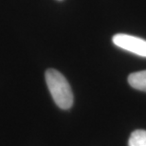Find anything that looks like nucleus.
<instances>
[{
	"label": "nucleus",
	"instance_id": "4",
	"mask_svg": "<svg viewBox=\"0 0 146 146\" xmlns=\"http://www.w3.org/2000/svg\"><path fill=\"white\" fill-rule=\"evenodd\" d=\"M128 146H146V130L134 131L128 141Z\"/></svg>",
	"mask_w": 146,
	"mask_h": 146
},
{
	"label": "nucleus",
	"instance_id": "2",
	"mask_svg": "<svg viewBox=\"0 0 146 146\" xmlns=\"http://www.w3.org/2000/svg\"><path fill=\"white\" fill-rule=\"evenodd\" d=\"M113 43L117 46L139 56L146 57V40L139 37L124 33L115 34L112 38Z\"/></svg>",
	"mask_w": 146,
	"mask_h": 146
},
{
	"label": "nucleus",
	"instance_id": "3",
	"mask_svg": "<svg viewBox=\"0 0 146 146\" xmlns=\"http://www.w3.org/2000/svg\"><path fill=\"white\" fill-rule=\"evenodd\" d=\"M128 83L133 88L146 92V70L131 73L128 76Z\"/></svg>",
	"mask_w": 146,
	"mask_h": 146
},
{
	"label": "nucleus",
	"instance_id": "1",
	"mask_svg": "<svg viewBox=\"0 0 146 146\" xmlns=\"http://www.w3.org/2000/svg\"><path fill=\"white\" fill-rule=\"evenodd\" d=\"M46 82L55 104L62 109H69L73 104V93L68 80L56 69L46 71Z\"/></svg>",
	"mask_w": 146,
	"mask_h": 146
}]
</instances>
